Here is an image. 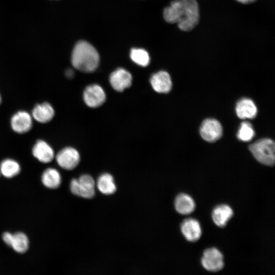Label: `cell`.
<instances>
[{
    "mask_svg": "<svg viewBox=\"0 0 275 275\" xmlns=\"http://www.w3.org/2000/svg\"><path fill=\"white\" fill-rule=\"evenodd\" d=\"M164 20L176 23L183 31L192 30L199 23V7L196 0H175L163 12Z\"/></svg>",
    "mask_w": 275,
    "mask_h": 275,
    "instance_id": "1",
    "label": "cell"
},
{
    "mask_svg": "<svg viewBox=\"0 0 275 275\" xmlns=\"http://www.w3.org/2000/svg\"><path fill=\"white\" fill-rule=\"evenodd\" d=\"M73 66L84 72L96 70L99 63V56L96 49L89 42L80 41L75 45L71 56Z\"/></svg>",
    "mask_w": 275,
    "mask_h": 275,
    "instance_id": "2",
    "label": "cell"
},
{
    "mask_svg": "<svg viewBox=\"0 0 275 275\" xmlns=\"http://www.w3.org/2000/svg\"><path fill=\"white\" fill-rule=\"evenodd\" d=\"M249 149L259 162L266 166L274 163V143L270 139H262L250 145Z\"/></svg>",
    "mask_w": 275,
    "mask_h": 275,
    "instance_id": "3",
    "label": "cell"
},
{
    "mask_svg": "<svg viewBox=\"0 0 275 275\" xmlns=\"http://www.w3.org/2000/svg\"><path fill=\"white\" fill-rule=\"evenodd\" d=\"M95 183L93 177L89 175H83L78 179H73L70 188L72 193L86 199H91L95 194Z\"/></svg>",
    "mask_w": 275,
    "mask_h": 275,
    "instance_id": "4",
    "label": "cell"
},
{
    "mask_svg": "<svg viewBox=\"0 0 275 275\" xmlns=\"http://www.w3.org/2000/svg\"><path fill=\"white\" fill-rule=\"evenodd\" d=\"M203 267L208 271L216 272L224 267L223 256L216 248L206 250L201 259Z\"/></svg>",
    "mask_w": 275,
    "mask_h": 275,
    "instance_id": "5",
    "label": "cell"
},
{
    "mask_svg": "<svg viewBox=\"0 0 275 275\" xmlns=\"http://www.w3.org/2000/svg\"><path fill=\"white\" fill-rule=\"evenodd\" d=\"M58 164L63 169L71 170L79 163L80 155L74 148L68 147L62 149L56 156Z\"/></svg>",
    "mask_w": 275,
    "mask_h": 275,
    "instance_id": "6",
    "label": "cell"
},
{
    "mask_svg": "<svg viewBox=\"0 0 275 275\" xmlns=\"http://www.w3.org/2000/svg\"><path fill=\"white\" fill-rule=\"evenodd\" d=\"M200 133L201 137L206 141L214 142L222 136V126L217 120L207 119L202 123Z\"/></svg>",
    "mask_w": 275,
    "mask_h": 275,
    "instance_id": "7",
    "label": "cell"
},
{
    "mask_svg": "<svg viewBox=\"0 0 275 275\" xmlns=\"http://www.w3.org/2000/svg\"><path fill=\"white\" fill-rule=\"evenodd\" d=\"M105 94L99 85L88 86L84 92V99L86 104L90 107H97L102 105L105 100Z\"/></svg>",
    "mask_w": 275,
    "mask_h": 275,
    "instance_id": "8",
    "label": "cell"
},
{
    "mask_svg": "<svg viewBox=\"0 0 275 275\" xmlns=\"http://www.w3.org/2000/svg\"><path fill=\"white\" fill-rule=\"evenodd\" d=\"M32 116L26 111H18L11 119L12 129L18 133L28 132L32 128Z\"/></svg>",
    "mask_w": 275,
    "mask_h": 275,
    "instance_id": "9",
    "label": "cell"
},
{
    "mask_svg": "<svg viewBox=\"0 0 275 275\" xmlns=\"http://www.w3.org/2000/svg\"><path fill=\"white\" fill-rule=\"evenodd\" d=\"M132 76L125 69L119 68L113 71L109 76V81L112 87L118 92H122L129 88L132 83Z\"/></svg>",
    "mask_w": 275,
    "mask_h": 275,
    "instance_id": "10",
    "label": "cell"
},
{
    "mask_svg": "<svg viewBox=\"0 0 275 275\" xmlns=\"http://www.w3.org/2000/svg\"><path fill=\"white\" fill-rule=\"evenodd\" d=\"M150 81L153 89L158 93H167L172 88L170 75L164 71H160L153 74Z\"/></svg>",
    "mask_w": 275,
    "mask_h": 275,
    "instance_id": "11",
    "label": "cell"
},
{
    "mask_svg": "<svg viewBox=\"0 0 275 275\" xmlns=\"http://www.w3.org/2000/svg\"><path fill=\"white\" fill-rule=\"evenodd\" d=\"M32 153L35 158L43 163L51 162L54 157L53 149L43 140L36 142L33 147Z\"/></svg>",
    "mask_w": 275,
    "mask_h": 275,
    "instance_id": "12",
    "label": "cell"
},
{
    "mask_svg": "<svg viewBox=\"0 0 275 275\" xmlns=\"http://www.w3.org/2000/svg\"><path fill=\"white\" fill-rule=\"evenodd\" d=\"M181 230L186 239L191 242L197 241L202 234L199 223L196 219L191 218L186 219L182 222Z\"/></svg>",
    "mask_w": 275,
    "mask_h": 275,
    "instance_id": "13",
    "label": "cell"
},
{
    "mask_svg": "<svg viewBox=\"0 0 275 275\" xmlns=\"http://www.w3.org/2000/svg\"><path fill=\"white\" fill-rule=\"evenodd\" d=\"M54 115V111L53 107L47 102L36 105L32 113V117L41 123H46L50 121Z\"/></svg>",
    "mask_w": 275,
    "mask_h": 275,
    "instance_id": "14",
    "label": "cell"
},
{
    "mask_svg": "<svg viewBox=\"0 0 275 275\" xmlns=\"http://www.w3.org/2000/svg\"><path fill=\"white\" fill-rule=\"evenodd\" d=\"M236 113L240 119H252L256 117L257 108L254 102L250 99L242 98L236 104Z\"/></svg>",
    "mask_w": 275,
    "mask_h": 275,
    "instance_id": "15",
    "label": "cell"
},
{
    "mask_svg": "<svg viewBox=\"0 0 275 275\" xmlns=\"http://www.w3.org/2000/svg\"><path fill=\"white\" fill-rule=\"evenodd\" d=\"M233 214L232 208L227 205H220L213 210L212 218L215 224L224 227Z\"/></svg>",
    "mask_w": 275,
    "mask_h": 275,
    "instance_id": "16",
    "label": "cell"
},
{
    "mask_svg": "<svg viewBox=\"0 0 275 275\" xmlns=\"http://www.w3.org/2000/svg\"><path fill=\"white\" fill-rule=\"evenodd\" d=\"M175 207L179 213L186 215L194 211L195 203L193 198L189 195L180 194L175 199Z\"/></svg>",
    "mask_w": 275,
    "mask_h": 275,
    "instance_id": "17",
    "label": "cell"
},
{
    "mask_svg": "<svg viewBox=\"0 0 275 275\" xmlns=\"http://www.w3.org/2000/svg\"><path fill=\"white\" fill-rule=\"evenodd\" d=\"M41 181L43 185L50 189L59 187L61 183V176L58 170L48 168L42 174Z\"/></svg>",
    "mask_w": 275,
    "mask_h": 275,
    "instance_id": "18",
    "label": "cell"
},
{
    "mask_svg": "<svg viewBox=\"0 0 275 275\" xmlns=\"http://www.w3.org/2000/svg\"><path fill=\"white\" fill-rule=\"evenodd\" d=\"M97 186L101 193L106 195H112L116 191L114 178L108 173L103 174L99 176L97 180Z\"/></svg>",
    "mask_w": 275,
    "mask_h": 275,
    "instance_id": "19",
    "label": "cell"
},
{
    "mask_svg": "<svg viewBox=\"0 0 275 275\" xmlns=\"http://www.w3.org/2000/svg\"><path fill=\"white\" fill-rule=\"evenodd\" d=\"M19 164L12 159H6L0 164V173L6 178H12L17 175L20 171Z\"/></svg>",
    "mask_w": 275,
    "mask_h": 275,
    "instance_id": "20",
    "label": "cell"
},
{
    "mask_svg": "<svg viewBox=\"0 0 275 275\" xmlns=\"http://www.w3.org/2000/svg\"><path fill=\"white\" fill-rule=\"evenodd\" d=\"M29 246V240L26 235L22 232L12 234L10 246L15 251L19 253L26 252Z\"/></svg>",
    "mask_w": 275,
    "mask_h": 275,
    "instance_id": "21",
    "label": "cell"
},
{
    "mask_svg": "<svg viewBox=\"0 0 275 275\" xmlns=\"http://www.w3.org/2000/svg\"><path fill=\"white\" fill-rule=\"evenodd\" d=\"M130 57L133 62L140 66L145 67L149 64V55L145 49L132 48L130 50Z\"/></svg>",
    "mask_w": 275,
    "mask_h": 275,
    "instance_id": "22",
    "label": "cell"
},
{
    "mask_svg": "<svg viewBox=\"0 0 275 275\" xmlns=\"http://www.w3.org/2000/svg\"><path fill=\"white\" fill-rule=\"evenodd\" d=\"M255 135V131L251 123L248 122L241 123L237 136L242 141L248 142L251 140Z\"/></svg>",
    "mask_w": 275,
    "mask_h": 275,
    "instance_id": "23",
    "label": "cell"
},
{
    "mask_svg": "<svg viewBox=\"0 0 275 275\" xmlns=\"http://www.w3.org/2000/svg\"><path fill=\"white\" fill-rule=\"evenodd\" d=\"M12 236V234L9 232H5L2 235L3 241L8 246H10Z\"/></svg>",
    "mask_w": 275,
    "mask_h": 275,
    "instance_id": "24",
    "label": "cell"
},
{
    "mask_svg": "<svg viewBox=\"0 0 275 275\" xmlns=\"http://www.w3.org/2000/svg\"><path fill=\"white\" fill-rule=\"evenodd\" d=\"M243 4H249L255 2L257 0H236Z\"/></svg>",
    "mask_w": 275,
    "mask_h": 275,
    "instance_id": "25",
    "label": "cell"
},
{
    "mask_svg": "<svg viewBox=\"0 0 275 275\" xmlns=\"http://www.w3.org/2000/svg\"><path fill=\"white\" fill-rule=\"evenodd\" d=\"M66 75L69 77L71 78L74 75V72L73 70L71 69H68L66 72Z\"/></svg>",
    "mask_w": 275,
    "mask_h": 275,
    "instance_id": "26",
    "label": "cell"
},
{
    "mask_svg": "<svg viewBox=\"0 0 275 275\" xmlns=\"http://www.w3.org/2000/svg\"><path fill=\"white\" fill-rule=\"evenodd\" d=\"M1 101H2V98H1V95H0V104H1Z\"/></svg>",
    "mask_w": 275,
    "mask_h": 275,
    "instance_id": "27",
    "label": "cell"
},
{
    "mask_svg": "<svg viewBox=\"0 0 275 275\" xmlns=\"http://www.w3.org/2000/svg\"><path fill=\"white\" fill-rule=\"evenodd\" d=\"M0 175H1V173H0Z\"/></svg>",
    "mask_w": 275,
    "mask_h": 275,
    "instance_id": "28",
    "label": "cell"
}]
</instances>
